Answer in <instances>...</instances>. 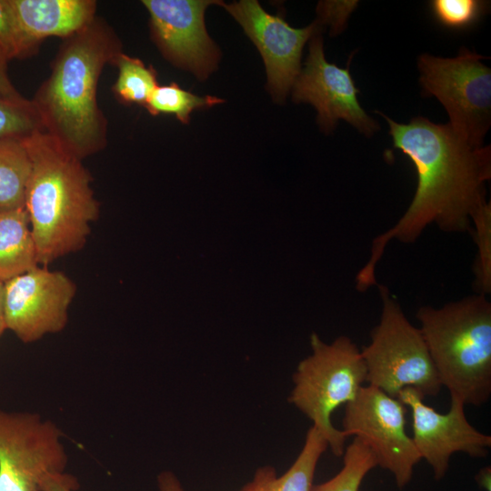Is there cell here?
Wrapping results in <instances>:
<instances>
[{"instance_id":"ffe728a7","label":"cell","mask_w":491,"mask_h":491,"mask_svg":"<svg viewBox=\"0 0 491 491\" xmlns=\"http://www.w3.org/2000/svg\"><path fill=\"white\" fill-rule=\"evenodd\" d=\"M341 470L329 480L313 485L311 491H359L366 476L376 466V459L359 436L345 449Z\"/></svg>"},{"instance_id":"3957f363","label":"cell","mask_w":491,"mask_h":491,"mask_svg":"<svg viewBox=\"0 0 491 491\" xmlns=\"http://www.w3.org/2000/svg\"><path fill=\"white\" fill-rule=\"evenodd\" d=\"M32 170L25 208L39 266L81 250L100 214L92 175L81 159L38 130L23 138Z\"/></svg>"},{"instance_id":"9c48e42d","label":"cell","mask_w":491,"mask_h":491,"mask_svg":"<svg viewBox=\"0 0 491 491\" xmlns=\"http://www.w3.org/2000/svg\"><path fill=\"white\" fill-rule=\"evenodd\" d=\"M406 406L371 385L346 405L343 431L362 438L373 452L377 466L389 471L399 489L412 479L421 456L406 432Z\"/></svg>"},{"instance_id":"e0dca14e","label":"cell","mask_w":491,"mask_h":491,"mask_svg":"<svg viewBox=\"0 0 491 491\" xmlns=\"http://www.w3.org/2000/svg\"><path fill=\"white\" fill-rule=\"evenodd\" d=\"M38 266L25 208L0 214V282L5 283Z\"/></svg>"},{"instance_id":"8992f818","label":"cell","mask_w":491,"mask_h":491,"mask_svg":"<svg viewBox=\"0 0 491 491\" xmlns=\"http://www.w3.org/2000/svg\"><path fill=\"white\" fill-rule=\"evenodd\" d=\"M382 302L379 323L370 343L361 349L366 382L397 398L406 387L425 397L436 396L442 385L418 327L405 316L400 303L385 286H378Z\"/></svg>"},{"instance_id":"4316f807","label":"cell","mask_w":491,"mask_h":491,"mask_svg":"<svg viewBox=\"0 0 491 491\" xmlns=\"http://www.w3.org/2000/svg\"><path fill=\"white\" fill-rule=\"evenodd\" d=\"M7 63L8 59L0 49V94L14 99L23 98L24 96L15 89L9 78Z\"/></svg>"},{"instance_id":"5b68a950","label":"cell","mask_w":491,"mask_h":491,"mask_svg":"<svg viewBox=\"0 0 491 491\" xmlns=\"http://www.w3.org/2000/svg\"><path fill=\"white\" fill-rule=\"evenodd\" d=\"M311 354L299 362L293 375L289 403L300 410L323 436L337 457L344 455L347 435L331 421L333 412L352 402L366 382L361 349L348 336L325 343L310 336Z\"/></svg>"},{"instance_id":"30bf717a","label":"cell","mask_w":491,"mask_h":491,"mask_svg":"<svg viewBox=\"0 0 491 491\" xmlns=\"http://www.w3.org/2000/svg\"><path fill=\"white\" fill-rule=\"evenodd\" d=\"M75 284L63 272L36 266L4 283L7 329L23 343L59 333L68 321Z\"/></svg>"},{"instance_id":"ba28073f","label":"cell","mask_w":491,"mask_h":491,"mask_svg":"<svg viewBox=\"0 0 491 491\" xmlns=\"http://www.w3.org/2000/svg\"><path fill=\"white\" fill-rule=\"evenodd\" d=\"M62 437L39 414L0 408V491H42L47 477L65 475Z\"/></svg>"},{"instance_id":"7a4b0ae2","label":"cell","mask_w":491,"mask_h":491,"mask_svg":"<svg viewBox=\"0 0 491 491\" xmlns=\"http://www.w3.org/2000/svg\"><path fill=\"white\" fill-rule=\"evenodd\" d=\"M122 52L114 28L95 16L64 38L49 76L30 99L43 130L81 160L106 146L107 120L97 102V86L104 67Z\"/></svg>"},{"instance_id":"9a60e30c","label":"cell","mask_w":491,"mask_h":491,"mask_svg":"<svg viewBox=\"0 0 491 491\" xmlns=\"http://www.w3.org/2000/svg\"><path fill=\"white\" fill-rule=\"evenodd\" d=\"M25 35L41 43L49 36L66 38L96 16L95 0H9Z\"/></svg>"},{"instance_id":"d6986e66","label":"cell","mask_w":491,"mask_h":491,"mask_svg":"<svg viewBox=\"0 0 491 491\" xmlns=\"http://www.w3.org/2000/svg\"><path fill=\"white\" fill-rule=\"evenodd\" d=\"M118 70L113 92L116 98L126 105L145 106L151 94L158 85L157 75L152 65L146 66L136 57L120 53L113 61Z\"/></svg>"},{"instance_id":"277c9868","label":"cell","mask_w":491,"mask_h":491,"mask_svg":"<svg viewBox=\"0 0 491 491\" xmlns=\"http://www.w3.org/2000/svg\"><path fill=\"white\" fill-rule=\"evenodd\" d=\"M442 386L465 405L480 406L491 396V303L475 294L416 312Z\"/></svg>"},{"instance_id":"cb8c5ba5","label":"cell","mask_w":491,"mask_h":491,"mask_svg":"<svg viewBox=\"0 0 491 491\" xmlns=\"http://www.w3.org/2000/svg\"><path fill=\"white\" fill-rule=\"evenodd\" d=\"M39 47L23 31L10 1L0 0V49L8 61L30 57Z\"/></svg>"},{"instance_id":"52a82bcc","label":"cell","mask_w":491,"mask_h":491,"mask_svg":"<svg viewBox=\"0 0 491 491\" xmlns=\"http://www.w3.org/2000/svg\"><path fill=\"white\" fill-rule=\"evenodd\" d=\"M483 58L461 48L454 58L422 55L418 59L424 91L442 103L448 125L475 146H482L490 126L491 71L481 62Z\"/></svg>"},{"instance_id":"6da1fadb","label":"cell","mask_w":491,"mask_h":491,"mask_svg":"<svg viewBox=\"0 0 491 491\" xmlns=\"http://www.w3.org/2000/svg\"><path fill=\"white\" fill-rule=\"evenodd\" d=\"M382 115L395 147L413 162L417 186L405 214L373 240L370 256L356 277L361 292L376 284V267L390 241L414 243L432 225L446 233L470 232L473 215L487 202L486 183L491 177L489 146L470 145L448 124L424 117L398 124Z\"/></svg>"},{"instance_id":"ac0fdd59","label":"cell","mask_w":491,"mask_h":491,"mask_svg":"<svg viewBox=\"0 0 491 491\" xmlns=\"http://www.w3.org/2000/svg\"><path fill=\"white\" fill-rule=\"evenodd\" d=\"M32 163L18 138H0V214L25 208Z\"/></svg>"},{"instance_id":"484cf974","label":"cell","mask_w":491,"mask_h":491,"mask_svg":"<svg viewBox=\"0 0 491 491\" xmlns=\"http://www.w3.org/2000/svg\"><path fill=\"white\" fill-rule=\"evenodd\" d=\"M161 491H182L175 476H168L159 481ZM78 488L77 480L70 475L47 477L42 486V491H75Z\"/></svg>"},{"instance_id":"2e32d148","label":"cell","mask_w":491,"mask_h":491,"mask_svg":"<svg viewBox=\"0 0 491 491\" xmlns=\"http://www.w3.org/2000/svg\"><path fill=\"white\" fill-rule=\"evenodd\" d=\"M327 448L326 439L311 426L300 453L281 476L274 467L262 466L241 491H311L317 463Z\"/></svg>"},{"instance_id":"44dd1931","label":"cell","mask_w":491,"mask_h":491,"mask_svg":"<svg viewBox=\"0 0 491 491\" xmlns=\"http://www.w3.org/2000/svg\"><path fill=\"white\" fill-rule=\"evenodd\" d=\"M223 102V99L216 96L194 95L173 82L165 85H158L145 107L153 115H174L180 122L187 124L195 109L210 107Z\"/></svg>"},{"instance_id":"d4e9b609","label":"cell","mask_w":491,"mask_h":491,"mask_svg":"<svg viewBox=\"0 0 491 491\" xmlns=\"http://www.w3.org/2000/svg\"><path fill=\"white\" fill-rule=\"evenodd\" d=\"M430 5L436 20L453 29L472 25L486 9V4L477 0H434Z\"/></svg>"},{"instance_id":"5bb4252c","label":"cell","mask_w":491,"mask_h":491,"mask_svg":"<svg viewBox=\"0 0 491 491\" xmlns=\"http://www.w3.org/2000/svg\"><path fill=\"white\" fill-rule=\"evenodd\" d=\"M358 90L346 68H341L325 58L319 32L310 38L305 67L293 85V99L306 102L317 110V122L325 132L336 127L339 119L346 120L366 135L377 129L357 99Z\"/></svg>"},{"instance_id":"83f0119b","label":"cell","mask_w":491,"mask_h":491,"mask_svg":"<svg viewBox=\"0 0 491 491\" xmlns=\"http://www.w3.org/2000/svg\"><path fill=\"white\" fill-rule=\"evenodd\" d=\"M476 482L480 488L485 491H490L491 484V470L490 466H486L481 469L476 476Z\"/></svg>"},{"instance_id":"7402d4cb","label":"cell","mask_w":491,"mask_h":491,"mask_svg":"<svg viewBox=\"0 0 491 491\" xmlns=\"http://www.w3.org/2000/svg\"><path fill=\"white\" fill-rule=\"evenodd\" d=\"M477 246L474 264V287L476 294L488 296L491 291V205L485 203L471 218V231Z\"/></svg>"},{"instance_id":"f1b7e54d","label":"cell","mask_w":491,"mask_h":491,"mask_svg":"<svg viewBox=\"0 0 491 491\" xmlns=\"http://www.w3.org/2000/svg\"><path fill=\"white\" fill-rule=\"evenodd\" d=\"M6 329L7 327L5 322L4 304V283L0 282V339Z\"/></svg>"},{"instance_id":"4fadbf2b","label":"cell","mask_w":491,"mask_h":491,"mask_svg":"<svg viewBox=\"0 0 491 491\" xmlns=\"http://www.w3.org/2000/svg\"><path fill=\"white\" fill-rule=\"evenodd\" d=\"M221 5L240 24L259 50L266 65L267 89L277 102L285 100L301 68L306 42L319 32L316 22L294 28L282 17L265 11L256 0H241Z\"/></svg>"},{"instance_id":"7c38bea8","label":"cell","mask_w":491,"mask_h":491,"mask_svg":"<svg viewBox=\"0 0 491 491\" xmlns=\"http://www.w3.org/2000/svg\"><path fill=\"white\" fill-rule=\"evenodd\" d=\"M397 398L411 411L413 442L431 466L434 478L441 480L455 453L485 458L491 447V436L475 428L467 420L465 404L450 396L449 410L443 414L424 402L425 396L414 388L402 389Z\"/></svg>"},{"instance_id":"603a6c76","label":"cell","mask_w":491,"mask_h":491,"mask_svg":"<svg viewBox=\"0 0 491 491\" xmlns=\"http://www.w3.org/2000/svg\"><path fill=\"white\" fill-rule=\"evenodd\" d=\"M43 130L31 100L0 94V138L23 139Z\"/></svg>"},{"instance_id":"8fae6325","label":"cell","mask_w":491,"mask_h":491,"mask_svg":"<svg viewBox=\"0 0 491 491\" xmlns=\"http://www.w3.org/2000/svg\"><path fill=\"white\" fill-rule=\"evenodd\" d=\"M151 37L163 56L200 80L217 67L220 52L205 25V9L222 2L211 0H144Z\"/></svg>"}]
</instances>
